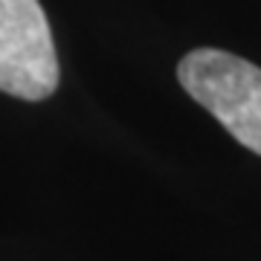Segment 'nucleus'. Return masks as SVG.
I'll list each match as a JSON object with an SVG mask.
<instances>
[{"label":"nucleus","instance_id":"f257e3e1","mask_svg":"<svg viewBox=\"0 0 261 261\" xmlns=\"http://www.w3.org/2000/svg\"><path fill=\"white\" fill-rule=\"evenodd\" d=\"M177 79L244 148L261 154V70L224 49H192Z\"/></svg>","mask_w":261,"mask_h":261},{"label":"nucleus","instance_id":"f03ea898","mask_svg":"<svg viewBox=\"0 0 261 261\" xmlns=\"http://www.w3.org/2000/svg\"><path fill=\"white\" fill-rule=\"evenodd\" d=\"M58 87V58L38 0H0V90L41 102Z\"/></svg>","mask_w":261,"mask_h":261}]
</instances>
